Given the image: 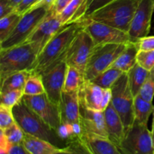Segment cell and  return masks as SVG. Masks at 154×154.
<instances>
[{
  "label": "cell",
  "mask_w": 154,
  "mask_h": 154,
  "mask_svg": "<svg viewBox=\"0 0 154 154\" xmlns=\"http://www.w3.org/2000/svg\"><path fill=\"white\" fill-rule=\"evenodd\" d=\"M84 27L83 18L78 22L63 27L38 55L32 73L41 75L65 60L71 44L78 32Z\"/></svg>",
  "instance_id": "6da1fadb"
},
{
  "label": "cell",
  "mask_w": 154,
  "mask_h": 154,
  "mask_svg": "<svg viewBox=\"0 0 154 154\" xmlns=\"http://www.w3.org/2000/svg\"><path fill=\"white\" fill-rule=\"evenodd\" d=\"M140 2L141 0H113L84 17L128 32Z\"/></svg>",
  "instance_id": "7a4b0ae2"
},
{
  "label": "cell",
  "mask_w": 154,
  "mask_h": 154,
  "mask_svg": "<svg viewBox=\"0 0 154 154\" xmlns=\"http://www.w3.org/2000/svg\"><path fill=\"white\" fill-rule=\"evenodd\" d=\"M38 53L29 42L0 50V81L22 71L32 72Z\"/></svg>",
  "instance_id": "3957f363"
},
{
  "label": "cell",
  "mask_w": 154,
  "mask_h": 154,
  "mask_svg": "<svg viewBox=\"0 0 154 154\" xmlns=\"http://www.w3.org/2000/svg\"><path fill=\"white\" fill-rule=\"evenodd\" d=\"M12 112L15 121L24 133L49 141L57 147L60 141H63L57 135V132L30 109L23 99L12 108Z\"/></svg>",
  "instance_id": "277c9868"
},
{
  "label": "cell",
  "mask_w": 154,
  "mask_h": 154,
  "mask_svg": "<svg viewBox=\"0 0 154 154\" xmlns=\"http://www.w3.org/2000/svg\"><path fill=\"white\" fill-rule=\"evenodd\" d=\"M127 44H105L95 45L89 58L85 72V81H91L113 64L124 51Z\"/></svg>",
  "instance_id": "5b68a950"
},
{
  "label": "cell",
  "mask_w": 154,
  "mask_h": 154,
  "mask_svg": "<svg viewBox=\"0 0 154 154\" xmlns=\"http://www.w3.org/2000/svg\"><path fill=\"white\" fill-rule=\"evenodd\" d=\"M111 104L120 115L125 132L132 126L134 117V96L131 91L127 73H123L111 87Z\"/></svg>",
  "instance_id": "8992f818"
},
{
  "label": "cell",
  "mask_w": 154,
  "mask_h": 154,
  "mask_svg": "<svg viewBox=\"0 0 154 154\" xmlns=\"http://www.w3.org/2000/svg\"><path fill=\"white\" fill-rule=\"evenodd\" d=\"M49 11L48 8L41 7L26 12L10 35L0 43V50L8 49L26 42Z\"/></svg>",
  "instance_id": "52a82bcc"
},
{
  "label": "cell",
  "mask_w": 154,
  "mask_h": 154,
  "mask_svg": "<svg viewBox=\"0 0 154 154\" xmlns=\"http://www.w3.org/2000/svg\"><path fill=\"white\" fill-rule=\"evenodd\" d=\"M118 147L122 154H154L151 131L147 125L134 122Z\"/></svg>",
  "instance_id": "ba28073f"
},
{
  "label": "cell",
  "mask_w": 154,
  "mask_h": 154,
  "mask_svg": "<svg viewBox=\"0 0 154 154\" xmlns=\"http://www.w3.org/2000/svg\"><path fill=\"white\" fill-rule=\"evenodd\" d=\"M95 47L88 32L81 29L69 47L65 61L68 66H73L84 74L89 58Z\"/></svg>",
  "instance_id": "9c48e42d"
},
{
  "label": "cell",
  "mask_w": 154,
  "mask_h": 154,
  "mask_svg": "<svg viewBox=\"0 0 154 154\" xmlns=\"http://www.w3.org/2000/svg\"><path fill=\"white\" fill-rule=\"evenodd\" d=\"M83 19L84 21V29L90 35L95 45L134 42L128 32L87 17H83Z\"/></svg>",
  "instance_id": "30bf717a"
},
{
  "label": "cell",
  "mask_w": 154,
  "mask_h": 154,
  "mask_svg": "<svg viewBox=\"0 0 154 154\" xmlns=\"http://www.w3.org/2000/svg\"><path fill=\"white\" fill-rule=\"evenodd\" d=\"M23 100L46 124L57 132L62 123L60 108L50 100L46 93L38 96L24 95Z\"/></svg>",
  "instance_id": "8fae6325"
},
{
  "label": "cell",
  "mask_w": 154,
  "mask_h": 154,
  "mask_svg": "<svg viewBox=\"0 0 154 154\" xmlns=\"http://www.w3.org/2000/svg\"><path fill=\"white\" fill-rule=\"evenodd\" d=\"M64 26H66L63 25L57 14L49 11L48 15L39 23L26 42L31 43L39 54L47 44Z\"/></svg>",
  "instance_id": "7c38bea8"
},
{
  "label": "cell",
  "mask_w": 154,
  "mask_h": 154,
  "mask_svg": "<svg viewBox=\"0 0 154 154\" xmlns=\"http://www.w3.org/2000/svg\"><path fill=\"white\" fill-rule=\"evenodd\" d=\"M68 65L65 60L41 74L45 93L50 100L60 105Z\"/></svg>",
  "instance_id": "4fadbf2b"
},
{
  "label": "cell",
  "mask_w": 154,
  "mask_h": 154,
  "mask_svg": "<svg viewBox=\"0 0 154 154\" xmlns=\"http://www.w3.org/2000/svg\"><path fill=\"white\" fill-rule=\"evenodd\" d=\"M153 11L154 0H141L128 31L134 42L149 34Z\"/></svg>",
  "instance_id": "5bb4252c"
},
{
  "label": "cell",
  "mask_w": 154,
  "mask_h": 154,
  "mask_svg": "<svg viewBox=\"0 0 154 154\" xmlns=\"http://www.w3.org/2000/svg\"><path fill=\"white\" fill-rule=\"evenodd\" d=\"M80 123L83 132L108 138L104 111L80 107Z\"/></svg>",
  "instance_id": "9a60e30c"
},
{
  "label": "cell",
  "mask_w": 154,
  "mask_h": 154,
  "mask_svg": "<svg viewBox=\"0 0 154 154\" xmlns=\"http://www.w3.org/2000/svg\"><path fill=\"white\" fill-rule=\"evenodd\" d=\"M105 89L90 81H85L78 90L80 105L87 109L102 111Z\"/></svg>",
  "instance_id": "2e32d148"
},
{
  "label": "cell",
  "mask_w": 154,
  "mask_h": 154,
  "mask_svg": "<svg viewBox=\"0 0 154 154\" xmlns=\"http://www.w3.org/2000/svg\"><path fill=\"white\" fill-rule=\"evenodd\" d=\"M80 107L78 90L63 91L59 105L62 123H80Z\"/></svg>",
  "instance_id": "e0dca14e"
},
{
  "label": "cell",
  "mask_w": 154,
  "mask_h": 154,
  "mask_svg": "<svg viewBox=\"0 0 154 154\" xmlns=\"http://www.w3.org/2000/svg\"><path fill=\"white\" fill-rule=\"evenodd\" d=\"M104 114L108 138L119 147L125 135V128L121 118L111 102L104 111Z\"/></svg>",
  "instance_id": "ac0fdd59"
},
{
  "label": "cell",
  "mask_w": 154,
  "mask_h": 154,
  "mask_svg": "<svg viewBox=\"0 0 154 154\" xmlns=\"http://www.w3.org/2000/svg\"><path fill=\"white\" fill-rule=\"evenodd\" d=\"M80 136L94 154H122L119 147L108 138L85 132Z\"/></svg>",
  "instance_id": "d6986e66"
},
{
  "label": "cell",
  "mask_w": 154,
  "mask_h": 154,
  "mask_svg": "<svg viewBox=\"0 0 154 154\" xmlns=\"http://www.w3.org/2000/svg\"><path fill=\"white\" fill-rule=\"evenodd\" d=\"M87 0H72L59 14L63 26L70 25L82 19L87 11Z\"/></svg>",
  "instance_id": "ffe728a7"
},
{
  "label": "cell",
  "mask_w": 154,
  "mask_h": 154,
  "mask_svg": "<svg viewBox=\"0 0 154 154\" xmlns=\"http://www.w3.org/2000/svg\"><path fill=\"white\" fill-rule=\"evenodd\" d=\"M23 144L32 154H53L60 147L38 137L24 133Z\"/></svg>",
  "instance_id": "44dd1931"
},
{
  "label": "cell",
  "mask_w": 154,
  "mask_h": 154,
  "mask_svg": "<svg viewBox=\"0 0 154 154\" xmlns=\"http://www.w3.org/2000/svg\"><path fill=\"white\" fill-rule=\"evenodd\" d=\"M138 52V48L135 42L127 44L124 51L117 57L112 67L120 69L124 73H127L137 64Z\"/></svg>",
  "instance_id": "7402d4cb"
},
{
  "label": "cell",
  "mask_w": 154,
  "mask_h": 154,
  "mask_svg": "<svg viewBox=\"0 0 154 154\" xmlns=\"http://www.w3.org/2000/svg\"><path fill=\"white\" fill-rule=\"evenodd\" d=\"M31 75L29 71H22L8 75L1 80L0 94L14 90H23L27 79Z\"/></svg>",
  "instance_id": "603a6c76"
},
{
  "label": "cell",
  "mask_w": 154,
  "mask_h": 154,
  "mask_svg": "<svg viewBox=\"0 0 154 154\" xmlns=\"http://www.w3.org/2000/svg\"><path fill=\"white\" fill-rule=\"evenodd\" d=\"M153 108L152 102L144 100L139 94L135 96L134 98V122L147 125L149 117L153 114Z\"/></svg>",
  "instance_id": "cb8c5ba5"
},
{
  "label": "cell",
  "mask_w": 154,
  "mask_h": 154,
  "mask_svg": "<svg viewBox=\"0 0 154 154\" xmlns=\"http://www.w3.org/2000/svg\"><path fill=\"white\" fill-rule=\"evenodd\" d=\"M149 72L150 71L144 69L138 63L129 72H127L129 86L134 98L139 94L141 87L147 79Z\"/></svg>",
  "instance_id": "d4e9b609"
},
{
  "label": "cell",
  "mask_w": 154,
  "mask_h": 154,
  "mask_svg": "<svg viewBox=\"0 0 154 154\" xmlns=\"http://www.w3.org/2000/svg\"><path fill=\"white\" fill-rule=\"evenodd\" d=\"M85 81L84 74L73 66H68L65 78L63 91L72 92L80 89Z\"/></svg>",
  "instance_id": "484cf974"
},
{
  "label": "cell",
  "mask_w": 154,
  "mask_h": 154,
  "mask_svg": "<svg viewBox=\"0 0 154 154\" xmlns=\"http://www.w3.org/2000/svg\"><path fill=\"white\" fill-rule=\"evenodd\" d=\"M53 154H94L81 136L68 141L64 147H60Z\"/></svg>",
  "instance_id": "4316f807"
},
{
  "label": "cell",
  "mask_w": 154,
  "mask_h": 154,
  "mask_svg": "<svg viewBox=\"0 0 154 154\" xmlns=\"http://www.w3.org/2000/svg\"><path fill=\"white\" fill-rule=\"evenodd\" d=\"M123 73L124 72H122L120 69L111 67L101 73L100 75H97L96 78L92 79L90 81L104 89H111L114 83L120 78V77Z\"/></svg>",
  "instance_id": "83f0119b"
},
{
  "label": "cell",
  "mask_w": 154,
  "mask_h": 154,
  "mask_svg": "<svg viewBox=\"0 0 154 154\" xmlns=\"http://www.w3.org/2000/svg\"><path fill=\"white\" fill-rule=\"evenodd\" d=\"M21 17L22 15L14 11L4 17L0 18V43L10 35L19 23Z\"/></svg>",
  "instance_id": "f1b7e54d"
},
{
  "label": "cell",
  "mask_w": 154,
  "mask_h": 154,
  "mask_svg": "<svg viewBox=\"0 0 154 154\" xmlns=\"http://www.w3.org/2000/svg\"><path fill=\"white\" fill-rule=\"evenodd\" d=\"M23 93L25 96H38L45 93V87L40 75L31 72L26 82Z\"/></svg>",
  "instance_id": "f546056e"
},
{
  "label": "cell",
  "mask_w": 154,
  "mask_h": 154,
  "mask_svg": "<svg viewBox=\"0 0 154 154\" xmlns=\"http://www.w3.org/2000/svg\"><path fill=\"white\" fill-rule=\"evenodd\" d=\"M1 105L8 108H13L19 103L24 96L23 90H14L1 93Z\"/></svg>",
  "instance_id": "4dcf8cb0"
},
{
  "label": "cell",
  "mask_w": 154,
  "mask_h": 154,
  "mask_svg": "<svg viewBox=\"0 0 154 154\" xmlns=\"http://www.w3.org/2000/svg\"><path fill=\"white\" fill-rule=\"evenodd\" d=\"M139 95L142 99L152 102L154 97V68L149 72L147 79L141 87Z\"/></svg>",
  "instance_id": "1f68e13d"
},
{
  "label": "cell",
  "mask_w": 154,
  "mask_h": 154,
  "mask_svg": "<svg viewBox=\"0 0 154 154\" xmlns=\"http://www.w3.org/2000/svg\"><path fill=\"white\" fill-rule=\"evenodd\" d=\"M1 131H2L11 144H20L23 142L24 132L16 122L7 129Z\"/></svg>",
  "instance_id": "d6a6232c"
},
{
  "label": "cell",
  "mask_w": 154,
  "mask_h": 154,
  "mask_svg": "<svg viewBox=\"0 0 154 154\" xmlns=\"http://www.w3.org/2000/svg\"><path fill=\"white\" fill-rule=\"evenodd\" d=\"M137 63L147 70L154 68V51H138L137 54Z\"/></svg>",
  "instance_id": "836d02e7"
},
{
  "label": "cell",
  "mask_w": 154,
  "mask_h": 154,
  "mask_svg": "<svg viewBox=\"0 0 154 154\" xmlns=\"http://www.w3.org/2000/svg\"><path fill=\"white\" fill-rule=\"evenodd\" d=\"M12 108L0 105V129L4 130L15 123Z\"/></svg>",
  "instance_id": "e575fe53"
},
{
  "label": "cell",
  "mask_w": 154,
  "mask_h": 154,
  "mask_svg": "<svg viewBox=\"0 0 154 154\" xmlns=\"http://www.w3.org/2000/svg\"><path fill=\"white\" fill-rule=\"evenodd\" d=\"M57 135H59V137L63 141V140H69V141H70L72 138L78 137L75 135L72 123H62L60 127L57 129Z\"/></svg>",
  "instance_id": "d590c367"
},
{
  "label": "cell",
  "mask_w": 154,
  "mask_h": 154,
  "mask_svg": "<svg viewBox=\"0 0 154 154\" xmlns=\"http://www.w3.org/2000/svg\"><path fill=\"white\" fill-rule=\"evenodd\" d=\"M138 51H154V36H145L140 38L135 42Z\"/></svg>",
  "instance_id": "8d00e7d4"
},
{
  "label": "cell",
  "mask_w": 154,
  "mask_h": 154,
  "mask_svg": "<svg viewBox=\"0 0 154 154\" xmlns=\"http://www.w3.org/2000/svg\"><path fill=\"white\" fill-rule=\"evenodd\" d=\"M113 0H87V11L84 17L89 14H91L94 11H97L98 9L101 8L105 6L108 3L111 2Z\"/></svg>",
  "instance_id": "74e56055"
},
{
  "label": "cell",
  "mask_w": 154,
  "mask_h": 154,
  "mask_svg": "<svg viewBox=\"0 0 154 154\" xmlns=\"http://www.w3.org/2000/svg\"><path fill=\"white\" fill-rule=\"evenodd\" d=\"M15 11V8L11 5L9 0H0V18H2Z\"/></svg>",
  "instance_id": "f35d334b"
},
{
  "label": "cell",
  "mask_w": 154,
  "mask_h": 154,
  "mask_svg": "<svg viewBox=\"0 0 154 154\" xmlns=\"http://www.w3.org/2000/svg\"><path fill=\"white\" fill-rule=\"evenodd\" d=\"M38 0H23L22 2L17 6L15 11L17 12L20 14L23 15L28 11L32 6L37 2Z\"/></svg>",
  "instance_id": "ab89813d"
},
{
  "label": "cell",
  "mask_w": 154,
  "mask_h": 154,
  "mask_svg": "<svg viewBox=\"0 0 154 154\" xmlns=\"http://www.w3.org/2000/svg\"><path fill=\"white\" fill-rule=\"evenodd\" d=\"M9 154H32L25 147L23 143L17 144H11L8 150Z\"/></svg>",
  "instance_id": "60d3db41"
},
{
  "label": "cell",
  "mask_w": 154,
  "mask_h": 154,
  "mask_svg": "<svg viewBox=\"0 0 154 154\" xmlns=\"http://www.w3.org/2000/svg\"><path fill=\"white\" fill-rule=\"evenodd\" d=\"M71 1L72 0H57L55 3L53 5L51 8L50 9V11L55 13L56 14H59Z\"/></svg>",
  "instance_id": "b9f144b4"
},
{
  "label": "cell",
  "mask_w": 154,
  "mask_h": 154,
  "mask_svg": "<svg viewBox=\"0 0 154 154\" xmlns=\"http://www.w3.org/2000/svg\"><path fill=\"white\" fill-rule=\"evenodd\" d=\"M111 99H112V92H111V89H105L103 99H102V111H104L106 109L108 105L111 102Z\"/></svg>",
  "instance_id": "7bdbcfd3"
},
{
  "label": "cell",
  "mask_w": 154,
  "mask_h": 154,
  "mask_svg": "<svg viewBox=\"0 0 154 154\" xmlns=\"http://www.w3.org/2000/svg\"><path fill=\"white\" fill-rule=\"evenodd\" d=\"M56 1H57V0H38V1L36 2L32 6L31 8H30L29 10L38 8H41V7H45L51 9V7L53 6V5L55 3Z\"/></svg>",
  "instance_id": "ee69618b"
},
{
  "label": "cell",
  "mask_w": 154,
  "mask_h": 154,
  "mask_svg": "<svg viewBox=\"0 0 154 154\" xmlns=\"http://www.w3.org/2000/svg\"><path fill=\"white\" fill-rule=\"evenodd\" d=\"M22 1L23 0H9L10 3L11 4V5L13 6V7H14L15 9H16L17 6L18 5H20L22 2Z\"/></svg>",
  "instance_id": "f6af8a7d"
},
{
  "label": "cell",
  "mask_w": 154,
  "mask_h": 154,
  "mask_svg": "<svg viewBox=\"0 0 154 154\" xmlns=\"http://www.w3.org/2000/svg\"><path fill=\"white\" fill-rule=\"evenodd\" d=\"M0 154H9V153H8V150L0 149Z\"/></svg>",
  "instance_id": "bcb514c9"
},
{
  "label": "cell",
  "mask_w": 154,
  "mask_h": 154,
  "mask_svg": "<svg viewBox=\"0 0 154 154\" xmlns=\"http://www.w3.org/2000/svg\"><path fill=\"white\" fill-rule=\"evenodd\" d=\"M151 133H152V137H153V144H154V125L153 126H152Z\"/></svg>",
  "instance_id": "7dc6e473"
},
{
  "label": "cell",
  "mask_w": 154,
  "mask_h": 154,
  "mask_svg": "<svg viewBox=\"0 0 154 154\" xmlns=\"http://www.w3.org/2000/svg\"><path fill=\"white\" fill-rule=\"evenodd\" d=\"M154 125V108H153V123H152V126Z\"/></svg>",
  "instance_id": "c3c4849f"
}]
</instances>
